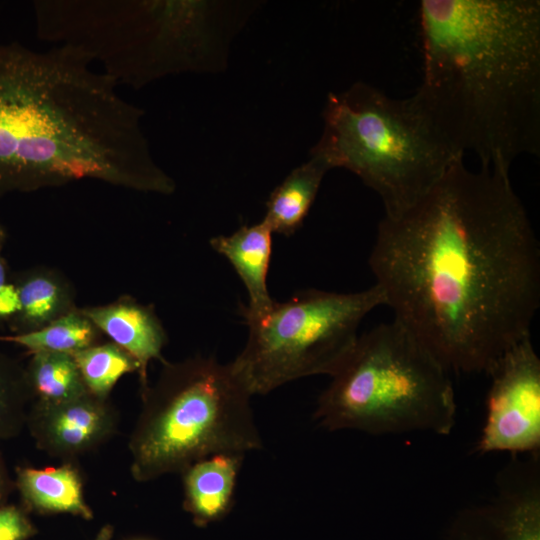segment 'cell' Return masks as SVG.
Returning a JSON list of instances; mask_svg holds the SVG:
<instances>
[{"instance_id":"d6986e66","label":"cell","mask_w":540,"mask_h":540,"mask_svg":"<svg viewBox=\"0 0 540 540\" xmlns=\"http://www.w3.org/2000/svg\"><path fill=\"white\" fill-rule=\"evenodd\" d=\"M72 355L88 391L101 399H108L123 375L140 372L138 361L113 342L98 343Z\"/></svg>"},{"instance_id":"7a4b0ae2","label":"cell","mask_w":540,"mask_h":540,"mask_svg":"<svg viewBox=\"0 0 540 540\" xmlns=\"http://www.w3.org/2000/svg\"><path fill=\"white\" fill-rule=\"evenodd\" d=\"M411 95L459 155L510 170L540 153V1L422 0Z\"/></svg>"},{"instance_id":"277c9868","label":"cell","mask_w":540,"mask_h":540,"mask_svg":"<svg viewBox=\"0 0 540 540\" xmlns=\"http://www.w3.org/2000/svg\"><path fill=\"white\" fill-rule=\"evenodd\" d=\"M310 154L355 174L381 199L386 217L419 202L459 158L412 96L394 98L356 82L329 93Z\"/></svg>"},{"instance_id":"4316f807","label":"cell","mask_w":540,"mask_h":540,"mask_svg":"<svg viewBox=\"0 0 540 540\" xmlns=\"http://www.w3.org/2000/svg\"><path fill=\"white\" fill-rule=\"evenodd\" d=\"M130 540H150V539H146V538H134V539H130Z\"/></svg>"},{"instance_id":"6da1fadb","label":"cell","mask_w":540,"mask_h":540,"mask_svg":"<svg viewBox=\"0 0 540 540\" xmlns=\"http://www.w3.org/2000/svg\"><path fill=\"white\" fill-rule=\"evenodd\" d=\"M369 266L394 320L448 372L487 374L530 336L540 306L539 242L509 170L464 158L383 217Z\"/></svg>"},{"instance_id":"ac0fdd59","label":"cell","mask_w":540,"mask_h":540,"mask_svg":"<svg viewBox=\"0 0 540 540\" xmlns=\"http://www.w3.org/2000/svg\"><path fill=\"white\" fill-rule=\"evenodd\" d=\"M101 332L82 313L74 309L51 324L38 330L0 336V342H10L37 352H63L74 354L77 351L98 344Z\"/></svg>"},{"instance_id":"7c38bea8","label":"cell","mask_w":540,"mask_h":540,"mask_svg":"<svg viewBox=\"0 0 540 540\" xmlns=\"http://www.w3.org/2000/svg\"><path fill=\"white\" fill-rule=\"evenodd\" d=\"M211 247L223 255L241 278L249 296V304L241 306L243 318L266 313L274 300L267 288V276L272 255V231L262 220L244 225L228 236L210 240Z\"/></svg>"},{"instance_id":"484cf974","label":"cell","mask_w":540,"mask_h":540,"mask_svg":"<svg viewBox=\"0 0 540 540\" xmlns=\"http://www.w3.org/2000/svg\"><path fill=\"white\" fill-rule=\"evenodd\" d=\"M6 238V233L4 228L0 225V243H3Z\"/></svg>"},{"instance_id":"30bf717a","label":"cell","mask_w":540,"mask_h":540,"mask_svg":"<svg viewBox=\"0 0 540 540\" xmlns=\"http://www.w3.org/2000/svg\"><path fill=\"white\" fill-rule=\"evenodd\" d=\"M26 425L38 448L49 456L72 462L112 437L118 415L108 399L88 392L61 403L34 401Z\"/></svg>"},{"instance_id":"4fadbf2b","label":"cell","mask_w":540,"mask_h":540,"mask_svg":"<svg viewBox=\"0 0 540 540\" xmlns=\"http://www.w3.org/2000/svg\"><path fill=\"white\" fill-rule=\"evenodd\" d=\"M243 457L241 453L214 454L182 472L183 507L195 525L207 526L231 510Z\"/></svg>"},{"instance_id":"ba28073f","label":"cell","mask_w":540,"mask_h":540,"mask_svg":"<svg viewBox=\"0 0 540 540\" xmlns=\"http://www.w3.org/2000/svg\"><path fill=\"white\" fill-rule=\"evenodd\" d=\"M487 374L491 385L478 452L537 453L540 448V359L531 337L508 349Z\"/></svg>"},{"instance_id":"44dd1931","label":"cell","mask_w":540,"mask_h":540,"mask_svg":"<svg viewBox=\"0 0 540 540\" xmlns=\"http://www.w3.org/2000/svg\"><path fill=\"white\" fill-rule=\"evenodd\" d=\"M37 528L23 507L0 505V540H29Z\"/></svg>"},{"instance_id":"d4e9b609","label":"cell","mask_w":540,"mask_h":540,"mask_svg":"<svg viewBox=\"0 0 540 540\" xmlns=\"http://www.w3.org/2000/svg\"><path fill=\"white\" fill-rule=\"evenodd\" d=\"M1 245H2V243H0V289L7 283L6 282L7 268H6L5 260L3 259L2 255H1Z\"/></svg>"},{"instance_id":"cb8c5ba5","label":"cell","mask_w":540,"mask_h":540,"mask_svg":"<svg viewBox=\"0 0 540 540\" xmlns=\"http://www.w3.org/2000/svg\"><path fill=\"white\" fill-rule=\"evenodd\" d=\"M114 528L111 524L103 525L93 540H112Z\"/></svg>"},{"instance_id":"52a82bcc","label":"cell","mask_w":540,"mask_h":540,"mask_svg":"<svg viewBox=\"0 0 540 540\" xmlns=\"http://www.w3.org/2000/svg\"><path fill=\"white\" fill-rule=\"evenodd\" d=\"M381 305L376 284L353 293L308 289L274 301L266 313L244 318L248 338L231 365L251 395L307 376H333L353 351L362 320Z\"/></svg>"},{"instance_id":"8fae6325","label":"cell","mask_w":540,"mask_h":540,"mask_svg":"<svg viewBox=\"0 0 540 540\" xmlns=\"http://www.w3.org/2000/svg\"><path fill=\"white\" fill-rule=\"evenodd\" d=\"M81 311L101 333L138 361L142 388H145L148 385V364L154 359L164 361L161 352L166 344L165 330L154 310L123 297L113 303L82 308Z\"/></svg>"},{"instance_id":"603a6c76","label":"cell","mask_w":540,"mask_h":540,"mask_svg":"<svg viewBox=\"0 0 540 540\" xmlns=\"http://www.w3.org/2000/svg\"><path fill=\"white\" fill-rule=\"evenodd\" d=\"M12 483L8 477L7 470L0 456V505L5 504V501L11 491Z\"/></svg>"},{"instance_id":"5bb4252c","label":"cell","mask_w":540,"mask_h":540,"mask_svg":"<svg viewBox=\"0 0 540 540\" xmlns=\"http://www.w3.org/2000/svg\"><path fill=\"white\" fill-rule=\"evenodd\" d=\"M15 485L26 511L70 514L85 520L94 517L84 497L82 476L72 462L44 469L17 468Z\"/></svg>"},{"instance_id":"2e32d148","label":"cell","mask_w":540,"mask_h":540,"mask_svg":"<svg viewBox=\"0 0 540 540\" xmlns=\"http://www.w3.org/2000/svg\"><path fill=\"white\" fill-rule=\"evenodd\" d=\"M329 170L322 158L310 154L271 192L263 220L272 233L289 237L302 226Z\"/></svg>"},{"instance_id":"9a60e30c","label":"cell","mask_w":540,"mask_h":540,"mask_svg":"<svg viewBox=\"0 0 540 540\" xmlns=\"http://www.w3.org/2000/svg\"><path fill=\"white\" fill-rule=\"evenodd\" d=\"M14 285L20 308L9 323L17 334L43 328L76 309L71 285L55 270L37 268L27 271Z\"/></svg>"},{"instance_id":"9c48e42d","label":"cell","mask_w":540,"mask_h":540,"mask_svg":"<svg viewBox=\"0 0 540 540\" xmlns=\"http://www.w3.org/2000/svg\"><path fill=\"white\" fill-rule=\"evenodd\" d=\"M443 540H540L538 453L511 462L493 496L459 512Z\"/></svg>"},{"instance_id":"7402d4cb","label":"cell","mask_w":540,"mask_h":540,"mask_svg":"<svg viewBox=\"0 0 540 540\" xmlns=\"http://www.w3.org/2000/svg\"><path fill=\"white\" fill-rule=\"evenodd\" d=\"M20 308L18 291L14 284L6 283L0 289V320H10Z\"/></svg>"},{"instance_id":"5b68a950","label":"cell","mask_w":540,"mask_h":540,"mask_svg":"<svg viewBox=\"0 0 540 540\" xmlns=\"http://www.w3.org/2000/svg\"><path fill=\"white\" fill-rule=\"evenodd\" d=\"M448 373L402 324H380L359 336L331 376L314 419L329 431L449 435L457 404Z\"/></svg>"},{"instance_id":"ffe728a7","label":"cell","mask_w":540,"mask_h":540,"mask_svg":"<svg viewBox=\"0 0 540 540\" xmlns=\"http://www.w3.org/2000/svg\"><path fill=\"white\" fill-rule=\"evenodd\" d=\"M31 399L25 367L0 352V440L15 437L21 432Z\"/></svg>"},{"instance_id":"3957f363","label":"cell","mask_w":540,"mask_h":540,"mask_svg":"<svg viewBox=\"0 0 540 540\" xmlns=\"http://www.w3.org/2000/svg\"><path fill=\"white\" fill-rule=\"evenodd\" d=\"M244 5V4H243ZM197 0H37V37L72 48L118 85L220 70L249 12Z\"/></svg>"},{"instance_id":"e0dca14e","label":"cell","mask_w":540,"mask_h":540,"mask_svg":"<svg viewBox=\"0 0 540 540\" xmlns=\"http://www.w3.org/2000/svg\"><path fill=\"white\" fill-rule=\"evenodd\" d=\"M25 369L34 401L61 403L89 392L72 354L33 353Z\"/></svg>"},{"instance_id":"8992f818","label":"cell","mask_w":540,"mask_h":540,"mask_svg":"<svg viewBox=\"0 0 540 540\" xmlns=\"http://www.w3.org/2000/svg\"><path fill=\"white\" fill-rule=\"evenodd\" d=\"M162 363L157 381L143 388L141 412L129 438L134 480L182 473L214 454L262 448L252 395L231 363L203 356Z\"/></svg>"}]
</instances>
